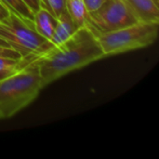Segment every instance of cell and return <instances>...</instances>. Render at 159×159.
Masks as SVG:
<instances>
[{"label":"cell","mask_w":159,"mask_h":159,"mask_svg":"<svg viewBox=\"0 0 159 159\" xmlns=\"http://www.w3.org/2000/svg\"><path fill=\"white\" fill-rule=\"evenodd\" d=\"M38 59L11 76L0 80V119L15 116L38 96L42 89Z\"/></svg>","instance_id":"cell-2"},{"label":"cell","mask_w":159,"mask_h":159,"mask_svg":"<svg viewBox=\"0 0 159 159\" xmlns=\"http://www.w3.org/2000/svg\"><path fill=\"white\" fill-rule=\"evenodd\" d=\"M76 30L77 28L75 25L72 18L68 12L65 11L57 18V25L49 41L54 47L60 46L68 38H70Z\"/></svg>","instance_id":"cell-7"},{"label":"cell","mask_w":159,"mask_h":159,"mask_svg":"<svg viewBox=\"0 0 159 159\" xmlns=\"http://www.w3.org/2000/svg\"><path fill=\"white\" fill-rule=\"evenodd\" d=\"M9 11L18 15L24 21L34 24V13L22 0H0Z\"/></svg>","instance_id":"cell-11"},{"label":"cell","mask_w":159,"mask_h":159,"mask_svg":"<svg viewBox=\"0 0 159 159\" xmlns=\"http://www.w3.org/2000/svg\"><path fill=\"white\" fill-rule=\"evenodd\" d=\"M27 7L31 9V11L34 14L39 8H40V3L39 0H22Z\"/></svg>","instance_id":"cell-15"},{"label":"cell","mask_w":159,"mask_h":159,"mask_svg":"<svg viewBox=\"0 0 159 159\" xmlns=\"http://www.w3.org/2000/svg\"><path fill=\"white\" fill-rule=\"evenodd\" d=\"M30 62L32 61H29L23 58L10 59L0 57V80L13 75L14 74L23 69Z\"/></svg>","instance_id":"cell-10"},{"label":"cell","mask_w":159,"mask_h":159,"mask_svg":"<svg viewBox=\"0 0 159 159\" xmlns=\"http://www.w3.org/2000/svg\"><path fill=\"white\" fill-rule=\"evenodd\" d=\"M66 11L77 29L85 26L89 12L83 0H66Z\"/></svg>","instance_id":"cell-9"},{"label":"cell","mask_w":159,"mask_h":159,"mask_svg":"<svg viewBox=\"0 0 159 159\" xmlns=\"http://www.w3.org/2000/svg\"><path fill=\"white\" fill-rule=\"evenodd\" d=\"M135 22H138V20L123 0H106L98 9L89 12L85 26L97 36Z\"/></svg>","instance_id":"cell-5"},{"label":"cell","mask_w":159,"mask_h":159,"mask_svg":"<svg viewBox=\"0 0 159 159\" xmlns=\"http://www.w3.org/2000/svg\"><path fill=\"white\" fill-rule=\"evenodd\" d=\"M134 18L141 22H159L158 4L155 0H123Z\"/></svg>","instance_id":"cell-6"},{"label":"cell","mask_w":159,"mask_h":159,"mask_svg":"<svg viewBox=\"0 0 159 159\" xmlns=\"http://www.w3.org/2000/svg\"><path fill=\"white\" fill-rule=\"evenodd\" d=\"M102 58L105 56L97 37L83 26L65 42L53 47L38 59L42 88Z\"/></svg>","instance_id":"cell-1"},{"label":"cell","mask_w":159,"mask_h":159,"mask_svg":"<svg viewBox=\"0 0 159 159\" xmlns=\"http://www.w3.org/2000/svg\"><path fill=\"white\" fill-rule=\"evenodd\" d=\"M88 12H92L98 9L106 0H83Z\"/></svg>","instance_id":"cell-14"},{"label":"cell","mask_w":159,"mask_h":159,"mask_svg":"<svg viewBox=\"0 0 159 159\" xmlns=\"http://www.w3.org/2000/svg\"><path fill=\"white\" fill-rule=\"evenodd\" d=\"M0 57L10 59H20L21 55L11 48H5L0 46Z\"/></svg>","instance_id":"cell-13"},{"label":"cell","mask_w":159,"mask_h":159,"mask_svg":"<svg viewBox=\"0 0 159 159\" xmlns=\"http://www.w3.org/2000/svg\"><path fill=\"white\" fill-rule=\"evenodd\" d=\"M39 3L41 8L49 11L56 18L66 11V0H39Z\"/></svg>","instance_id":"cell-12"},{"label":"cell","mask_w":159,"mask_h":159,"mask_svg":"<svg viewBox=\"0 0 159 159\" xmlns=\"http://www.w3.org/2000/svg\"><path fill=\"white\" fill-rule=\"evenodd\" d=\"M0 46L1 47H5V48H11L10 46H9V44L6 41V40H4L3 38H1L0 37Z\"/></svg>","instance_id":"cell-17"},{"label":"cell","mask_w":159,"mask_h":159,"mask_svg":"<svg viewBox=\"0 0 159 159\" xmlns=\"http://www.w3.org/2000/svg\"><path fill=\"white\" fill-rule=\"evenodd\" d=\"M9 14H10V11L2 3H0V21L4 20L7 17H8Z\"/></svg>","instance_id":"cell-16"},{"label":"cell","mask_w":159,"mask_h":159,"mask_svg":"<svg viewBox=\"0 0 159 159\" xmlns=\"http://www.w3.org/2000/svg\"><path fill=\"white\" fill-rule=\"evenodd\" d=\"M155 1H156V2H157V4H158V0H155Z\"/></svg>","instance_id":"cell-18"},{"label":"cell","mask_w":159,"mask_h":159,"mask_svg":"<svg viewBox=\"0 0 159 159\" xmlns=\"http://www.w3.org/2000/svg\"><path fill=\"white\" fill-rule=\"evenodd\" d=\"M57 25V18L49 11L39 8L34 15V26L35 31L44 38L50 40Z\"/></svg>","instance_id":"cell-8"},{"label":"cell","mask_w":159,"mask_h":159,"mask_svg":"<svg viewBox=\"0 0 159 159\" xmlns=\"http://www.w3.org/2000/svg\"><path fill=\"white\" fill-rule=\"evenodd\" d=\"M159 22H135L121 29L97 35L105 57L146 48L158 36Z\"/></svg>","instance_id":"cell-4"},{"label":"cell","mask_w":159,"mask_h":159,"mask_svg":"<svg viewBox=\"0 0 159 159\" xmlns=\"http://www.w3.org/2000/svg\"><path fill=\"white\" fill-rule=\"evenodd\" d=\"M0 37L18 51L21 58L32 61L54 47L35 31L34 24L24 21L11 11L8 17L0 21Z\"/></svg>","instance_id":"cell-3"}]
</instances>
